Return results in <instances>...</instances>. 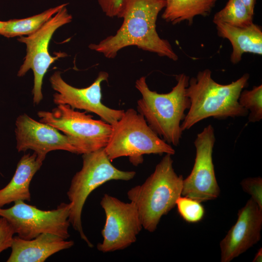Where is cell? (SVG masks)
Listing matches in <instances>:
<instances>
[{
  "label": "cell",
  "mask_w": 262,
  "mask_h": 262,
  "mask_svg": "<svg viewBox=\"0 0 262 262\" xmlns=\"http://www.w3.org/2000/svg\"><path fill=\"white\" fill-rule=\"evenodd\" d=\"M253 15L241 0H228L225 7L213 17L215 24L222 23L237 27H246L253 23Z\"/></svg>",
  "instance_id": "obj_20"
},
{
  "label": "cell",
  "mask_w": 262,
  "mask_h": 262,
  "mask_svg": "<svg viewBox=\"0 0 262 262\" xmlns=\"http://www.w3.org/2000/svg\"><path fill=\"white\" fill-rule=\"evenodd\" d=\"M125 0H98L103 13L110 18H121Z\"/></svg>",
  "instance_id": "obj_25"
},
{
  "label": "cell",
  "mask_w": 262,
  "mask_h": 262,
  "mask_svg": "<svg viewBox=\"0 0 262 262\" xmlns=\"http://www.w3.org/2000/svg\"><path fill=\"white\" fill-rule=\"evenodd\" d=\"M44 160L34 152L22 156L11 180L0 189V208L18 200L31 201L30 183Z\"/></svg>",
  "instance_id": "obj_16"
},
{
  "label": "cell",
  "mask_w": 262,
  "mask_h": 262,
  "mask_svg": "<svg viewBox=\"0 0 262 262\" xmlns=\"http://www.w3.org/2000/svg\"><path fill=\"white\" fill-rule=\"evenodd\" d=\"M112 126L110 139L104 147L112 162L128 157L131 163L137 166L143 162L144 155L175 153L171 145L159 136L144 116L132 108L124 111L122 117Z\"/></svg>",
  "instance_id": "obj_5"
},
{
  "label": "cell",
  "mask_w": 262,
  "mask_h": 262,
  "mask_svg": "<svg viewBox=\"0 0 262 262\" xmlns=\"http://www.w3.org/2000/svg\"><path fill=\"white\" fill-rule=\"evenodd\" d=\"M238 102L248 112V121L255 123L262 119V85L254 86L251 90H243Z\"/></svg>",
  "instance_id": "obj_21"
},
{
  "label": "cell",
  "mask_w": 262,
  "mask_h": 262,
  "mask_svg": "<svg viewBox=\"0 0 262 262\" xmlns=\"http://www.w3.org/2000/svg\"><path fill=\"white\" fill-rule=\"evenodd\" d=\"M190 77L184 73L176 76L177 83L171 91L160 94L151 90L146 77L137 80L135 86L141 95L137 100V112L150 128L167 143L177 146L181 138V123L190 106L186 95Z\"/></svg>",
  "instance_id": "obj_3"
},
{
  "label": "cell",
  "mask_w": 262,
  "mask_h": 262,
  "mask_svg": "<svg viewBox=\"0 0 262 262\" xmlns=\"http://www.w3.org/2000/svg\"><path fill=\"white\" fill-rule=\"evenodd\" d=\"M72 240L49 233L39 235L31 240L14 236L11 253L7 262H43L54 254L71 247Z\"/></svg>",
  "instance_id": "obj_15"
},
{
  "label": "cell",
  "mask_w": 262,
  "mask_h": 262,
  "mask_svg": "<svg viewBox=\"0 0 262 262\" xmlns=\"http://www.w3.org/2000/svg\"><path fill=\"white\" fill-rule=\"evenodd\" d=\"M217 0H165L162 18L173 25L187 21L189 26L197 16H209Z\"/></svg>",
  "instance_id": "obj_18"
},
{
  "label": "cell",
  "mask_w": 262,
  "mask_h": 262,
  "mask_svg": "<svg viewBox=\"0 0 262 262\" xmlns=\"http://www.w3.org/2000/svg\"><path fill=\"white\" fill-rule=\"evenodd\" d=\"M15 233L13 228L8 221L0 216V253L11 247Z\"/></svg>",
  "instance_id": "obj_24"
},
{
  "label": "cell",
  "mask_w": 262,
  "mask_h": 262,
  "mask_svg": "<svg viewBox=\"0 0 262 262\" xmlns=\"http://www.w3.org/2000/svg\"><path fill=\"white\" fill-rule=\"evenodd\" d=\"M171 155L165 154L144 183L127 193L137 208L143 229L149 232L155 231L161 218L181 196L183 178L175 172Z\"/></svg>",
  "instance_id": "obj_4"
},
{
  "label": "cell",
  "mask_w": 262,
  "mask_h": 262,
  "mask_svg": "<svg viewBox=\"0 0 262 262\" xmlns=\"http://www.w3.org/2000/svg\"><path fill=\"white\" fill-rule=\"evenodd\" d=\"M215 141L214 130L209 124L196 135V154L192 170L183 180L181 195L200 202L218 197L220 189L214 168L213 153Z\"/></svg>",
  "instance_id": "obj_11"
},
{
  "label": "cell",
  "mask_w": 262,
  "mask_h": 262,
  "mask_svg": "<svg viewBox=\"0 0 262 262\" xmlns=\"http://www.w3.org/2000/svg\"><path fill=\"white\" fill-rule=\"evenodd\" d=\"M165 4V0H125L120 18L123 22L116 33L97 44H90L89 49L114 59L122 49L136 46L177 61L178 56L171 44L162 38L156 30L158 15Z\"/></svg>",
  "instance_id": "obj_1"
},
{
  "label": "cell",
  "mask_w": 262,
  "mask_h": 262,
  "mask_svg": "<svg viewBox=\"0 0 262 262\" xmlns=\"http://www.w3.org/2000/svg\"><path fill=\"white\" fill-rule=\"evenodd\" d=\"M82 166L73 177L67 196L71 208L69 220L73 229L90 247L93 246L83 230L82 214L89 195L108 181H128L136 175L133 171H123L111 163L104 148L82 154Z\"/></svg>",
  "instance_id": "obj_6"
},
{
  "label": "cell",
  "mask_w": 262,
  "mask_h": 262,
  "mask_svg": "<svg viewBox=\"0 0 262 262\" xmlns=\"http://www.w3.org/2000/svg\"><path fill=\"white\" fill-rule=\"evenodd\" d=\"M64 6L59 10L39 30L26 37L20 36L17 40L26 45V55L17 72L23 76L29 70L33 73L32 90L33 102L38 105L43 99L42 87L43 78L50 66L65 53L60 52L55 57L50 55L49 44L54 32L60 27L72 21V16Z\"/></svg>",
  "instance_id": "obj_9"
},
{
  "label": "cell",
  "mask_w": 262,
  "mask_h": 262,
  "mask_svg": "<svg viewBox=\"0 0 262 262\" xmlns=\"http://www.w3.org/2000/svg\"><path fill=\"white\" fill-rule=\"evenodd\" d=\"M250 13L254 15L256 0H241Z\"/></svg>",
  "instance_id": "obj_26"
},
{
  "label": "cell",
  "mask_w": 262,
  "mask_h": 262,
  "mask_svg": "<svg viewBox=\"0 0 262 262\" xmlns=\"http://www.w3.org/2000/svg\"><path fill=\"white\" fill-rule=\"evenodd\" d=\"M249 77L248 73H245L230 83L222 84L212 78L210 69H205L190 78L186 92L190 106L181 123L182 131L209 117L225 119L248 115V111L241 106L238 99L248 85Z\"/></svg>",
  "instance_id": "obj_2"
},
{
  "label": "cell",
  "mask_w": 262,
  "mask_h": 262,
  "mask_svg": "<svg viewBox=\"0 0 262 262\" xmlns=\"http://www.w3.org/2000/svg\"><path fill=\"white\" fill-rule=\"evenodd\" d=\"M67 4L64 3L25 18L6 21L0 34L8 38L30 35L39 30L59 10Z\"/></svg>",
  "instance_id": "obj_19"
},
{
  "label": "cell",
  "mask_w": 262,
  "mask_h": 262,
  "mask_svg": "<svg viewBox=\"0 0 262 262\" xmlns=\"http://www.w3.org/2000/svg\"><path fill=\"white\" fill-rule=\"evenodd\" d=\"M237 215L236 223L220 243L221 262H230L260 240L262 209L250 198Z\"/></svg>",
  "instance_id": "obj_14"
},
{
  "label": "cell",
  "mask_w": 262,
  "mask_h": 262,
  "mask_svg": "<svg viewBox=\"0 0 262 262\" xmlns=\"http://www.w3.org/2000/svg\"><path fill=\"white\" fill-rule=\"evenodd\" d=\"M72 109L66 104L58 105L50 111L37 113L39 121L62 131L75 147L77 154L104 148L109 141L112 125L93 116Z\"/></svg>",
  "instance_id": "obj_7"
},
{
  "label": "cell",
  "mask_w": 262,
  "mask_h": 262,
  "mask_svg": "<svg viewBox=\"0 0 262 262\" xmlns=\"http://www.w3.org/2000/svg\"><path fill=\"white\" fill-rule=\"evenodd\" d=\"M201 202L190 197L180 196L176 200L178 213L189 223L200 221L205 215V209Z\"/></svg>",
  "instance_id": "obj_22"
},
{
  "label": "cell",
  "mask_w": 262,
  "mask_h": 262,
  "mask_svg": "<svg viewBox=\"0 0 262 262\" xmlns=\"http://www.w3.org/2000/svg\"><path fill=\"white\" fill-rule=\"evenodd\" d=\"M69 203L62 202L56 209L42 210L22 200L14 202L7 209L0 208V216L5 218L13 228L15 233L25 240L49 233L67 239L70 223Z\"/></svg>",
  "instance_id": "obj_8"
},
{
  "label": "cell",
  "mask_w": 262,
  "mask_h": 262,
  "mask_svg": "<svg viewBox=\"0 0 262 262\" xmlns=\"http://www.w3.org/2000/svg\"><path fill=\"white\" fill-rule=\"evenodd\" d=\"M215 25L217 35L228 39L231 45L230 59L233 64L239 63L245 53L262 55V29L260 26L254 23L242 28L222 23Z\"/></svg>",
  "instance_id": "obj_17"
},
{
  "label": "cell",
  "mask_w": 262,
  "mask_h": 262,
  "mask_svg": "<svg viewBox=\"0 0 262 262\" xmlns=\"http://www.w3.org/2000/svg\"><path fill=\"white\" fill-rule=\"evenodd\" d=\"M5 24V21H0V33L2 30Z\"/></svg>",
  "instance_id": "obj_28"
},
{
  "label": "cell",
  "mask_w": 262,
  "mask_h": 262,
  "mask_svg": "<svg viewBox=\"0 0 262 262\" xmlns=\"http://www.w3.org/2000/svg\"><path fill=\"white\" fill-rule=\"evenodd\" d=\"M262 248H260L256 253L253 262H262Z\"/></svg>",
  "instance_id": "obj_27"
},
{
  "label": "cell",
  "mask_w": 262,
  "mask_h": 262,
  "mask_svg": "<svg viewBox=\"0 0 262 262\" xmlns=\"http://www.w3.org/2000/svg\"><path fill=\"white\" fill-rule=\"evenodd\" d=\"M106 216L103 240L97 249L103 253L124 249L135 243L143 227L135 204L105 194L100 202Z\"/></svg>",
  "instance_id": "obj_10"
},
{
  "label": "cell",
  "mask_w": 262,
  "mask_h": 262,
  "mask_svg": "<svg viewBox=\"0 0 262 262\" xmlns=\"http://www.w3.org/2000/svg\"><path fill=\"white\" fill-rule=\"evenodd\" d=\"M108 78L107 72L100 71L90 85L79 88L66 82L61 72L56 71L49 79L51 87L56 91L53 95V101L57 105L66 104L74 109L93 113L101 120L113 125L122 117L124 110L110 108L101 102V83L107 81Z\"/></svg>",
  "instance_id": "obj_12"
},
{
  "label": "cell",
  "mask_w": 262,
  "mask_h": 262,
  "mask_svg": "<svg viewBox=\"0 0 262 262\" xmlns=\"http://www.w3.org/2000/svg\"><path fill=\"white\" fill-rule=\"evenodd\" d=\"M244 192L262 209V178L260 177H249L243 179L240 183Z\"/></svg>",
  "instance_id": "obj_23"
},
{
  "label": "cell",
  "mask_w": 262,
  "mask_h": 262,
  "mask_svg": "<svg viewBox=\"0 0 262 262\" xmlns=\"http://www.w3.org/2000/svg\"><path fill=\"white\" fill-rule=\"evenodd\" d=\"M16 126L18 152L33 150L45 159L48 152L56 150L77 154L76 149L66 135L49 124L35 120L26 114L18 116Z\"/></svg>",
  "instance_id": "obj_13"
}]
</instances>
